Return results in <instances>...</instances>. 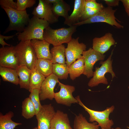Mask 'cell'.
Listing matches in <instances>:
<instances>
[{"label":"cell","instance_id":"1","mask_svg":"<svg viewBox=\"0 0 129 129\" xmlns=\"http://www.w3.org/2000/svg\"><path fill=\"white\" fill-rule=\"evenodd\" d=\"M49 25V23L46 21L33 16L30 19L23 31L17 33V39L20 41L33 39L44 40V31Z\"/></svg>","mask_w":129,"mask_h":129},{"label":"cell","instance_id":"2","mask_svg":"<svg viewBox=\"0 0 129 129\" xmlns=\"http://www.w3.org/2000/svg\"><path fill=\"white\" fill-rule=\"evenodd\" d=\"M77 27L72 26L67 28L54 29L49 26L44 31V39L53 46L67 43L72 39V36L76 31Z\"/></svg>","mask_w":129,"mask_h":129},{"label":"cell","instance_id":"3","mask_svg":"<svg viewBox=\"0 0 129 129\" xmlns=\"http://www.w3.org/2000/svg\"><path fill=\"white\" fill-rule=\"evenodd\" d=\"M75 98L78 101V103L89 114L90 122H96L101 129H111L112 128V127L114 125V123L112 119H110L109 116L115 109L114 105L108 107L102 111L95 110L86 106L81 101L79 96H77Z\"/></svg>","mask_w":129,"mask_h":129},{"label":"cell","instance_id":"4","mask_svg":"<svg viewBox=\"0 0 129 129\" xmlns=\"http://www.w3.org/2000/svg\"><path fill=\"white\" fill-rule=\"evenodd\" d=\"M14 49L19 66H26L31 70L38 58L31 40L20 41Z\"/></svg>","mask_w":129,"mask_h":129},{"label":"cell","instance_id":"5","mask_svg":"<svg viewBox=\"0 0 129 129\" xmlns=\"http://www.w3.org/2000/svg\"><path fill=\"white\" fill-rule=\"evenodd\" d=\"M8 17L10 23L4 32L5 34L10 31H16L22 32L28 25L30 19L26 11H20L11 8H2Z\"/></svg>","mask_w":129,"mask_h":129},{"label":"cell","instance_id":"6","mask_svg":"<svg viewBox=\"0 0 129 129\" xmlns=\"http://www.w3.org/2000/svg\"><path fill=\"white\" fill-rule=\"evenodd\" d=\"M116 9L113 10L112 7L108 6L103 8L96 14L89 18L76 23L73 26L77 27L86 24L102 22L106 23L118 28H124L123 26L118 23L115 16Z\"/></svg>","mask_w":129,"mask_h":129},{"label":"cell","instance_id":"7","mask_svg":"<svg viewBox=\"0 0 129 129\" xmlns=\"http://www.w3.org/2000/svg\"><path fill=\"white\" fill-rule=\"evenodd\" d=\"M113 50V49L112 50L111 54L106 60L101 61L100 62L99 64H101L100 67H96L93 77L90 80L88 84L89 87H95L101 83L108 84L107 79L105 76V75L107 73H110L112 78L116 76L112 66L113 60H111V58Z\"/></svg>","mask_w":129,"mask_h":129},{"label":"cell","instance_id":"8","mask_svg":"<svg viewBox=\"0 0 129 129\" xmlns=\"http://www.w3.org/2000/svg\"><path fill=\"white\" fill-rule=\"evenodd\" d=\"M79 37L72 38L67 43V47L65 49V55L66 64L68 67L76 59L82 58L83 52L86 50V45L82 43H79Z\"/></svg>","mask_w":129,"mask_h":129},{"label":"cell","instance_id":"9","mask_svg":"<svg viewBox=\"0 0 129 129\" xmlns=\"http://www.w3.org/2000/svg\"><path fill=\"white\" fill-rule=\"evenodd\" d=\"M105 56L91 48L84 51L82 58L84 63V69L83 74L88 78L93 77L94 72L93 69L94 64L99 60H103Z\"/></svg>","mask_w":129,"mask_h":129},{"label":"cell","instance_id":"10","mask_svg":"<svg viewBox=\"0 0 129 129\" xmlns=\"http://www.w3.org/2000/svg\"><path fill=\"white\" fill-rule=\"evenodd\" d=\"M58 85L60 87V91L55 93L54 97L57 103L70 107L72 104L78 103L77 100L72 95L75 90L74 86L65 85L59 81Z\"/></svg>","mask_w":129,"mask_h":129},{"label":"cell","instance_id":"11","mask_svg":"<svg viewBox=\"0 0 129 129\" xmlns=\"http://www.w3.org/2000/svg\"><path fill=\"white\" fill-rule=\"evenodd\" d=\"M38 5L35 7L32 12L33 16L43 19L49 24H53L58 21V18L54 13L52 5L49 3L45 0H39Z\"/></svg>","mask_w":129,"mask_h":129},{"label":"cell","instance_id":"12","mask_svg":"<svg viewBox=\"0 0 129 129\" xmlns=\"http://www.w3.org/2000/svg\"><path fill=\"white\" fill-rule=\"evenodd\" d=\"M55 112L51 104L42 105L36 115L38 129H50L51 122Z\"/></svg>","mask_w":129,"mask_h":129},{"label":"cell","instance_id":"13","mask_svg":"<svg viewBox=\"0 0 129 129\" xmlns=\"http://www.w3.org/2000/svg\"><path fill=\"white\" fill-rule=\"evenodd\" d=\"M14 47L11 45L0 48V66L16 69L19 66Z\"/></svg>","mask_w":129,"mask_h":129},{"label":"cell","instance_id":"14","mask_svg":"<svg viewBox=\"0 0 129 129\" xmlns=\"http://www.w3.org/2000/svg\"><path fill=\"white\" fill-rule=\"evenodd\" d=\"M59 81V79L53 74L46 78L40 88L39 97L40 101L46 99L52 100L54 98V89Z\"/></svg>","mask_w":129,"mask_h":129},{"label":"cell","instance_id":"15","mask_svg":"<svg viewBox=\"0 0 129 129\" xmlns=\"http://www.w3.org/2000/svg\"><path fill=\"white\" fill-rule=\"evenodd\" d=\"M115 43L112 34L109 32L107 33L101 37H95L93 39L92 48L104 54Z\"/></svg>","mask_w":129,"mask_h":129},{"label":"cell","instance_id":"16","mask_svg":"<svg viewBox=\"0 0 129 129\" xmlns=\"http://www.w3.org/2000/svg\"><path fill=\"white\" fill-rule=\"evenodd\" d=\"M38 59L51 60L52 57L49 50L50 44L44 40L33 39L31 40Z\"/></svg>","mask_w":129,"mask_h":129},{"label":"cell","instance_id":"17","mask_svg":"<svg viewBox=\"0 0 129 129\" xmlns=\"http://www.w3.org/2000/svg\"><path fill=\"white\" fill-rule=\"evenodd\" d=\"M85 0H75L74 8L72 13L65 19L64 24L69 27L80 21L85 6Z\"/></svg>","mask_w":129,"mask_h":129},{"label":"cell","instance_id":"18","mask_svg":"<svg viewBox=\"0 0 129 129\" xmlns=\"http://www.w3.org/2000/svg\"><path fill=\"white\" fill-rule=\"evenodd\" d=\"M50 129H72L68 114L57 110L51 121Z\"/></svg>","mask_w":129,"mask_h":129},{"label":"cell","instance_id":"19","mask_svg":"<svg viewBox=\"0 0 129 129\" xmlns=\"http://www.w3.org/2000/svg\"><path fill=\"white\" fill-rule=\"evenodd\" d=\"M16 70L19 77L20 88L29 90L31 70L25 65L19 66Z\"/></svg>","mask_w":129,"mask_h":129},{"label":"cell","instance_id":"20","mask_svg":"<svg viewBox=\"0 0 129 129\" xmlns=\"http://www.w3.org/2000/svg\"><path fill=\"white\" fill-rule=\"evenodd\" d=\"M0 75L3 81L19 84V77L16 69L0 66Z\"/></svg>","mask_w":129,"mask_h":129},{"label":"cell","instance_id":"21","mask_svg":"<svg viewBox=\"0 0 129 129\" xmlns=\"http://www.w3.org/2000/svg\"><path fill=\"white\" fill-rule=\"evenodd\" d=\"M53 64L51 60L38 59L34 66L38 71L46 78L52 74Z\"/></svg>","mask_w":129,"mask_h":129},{"label":"cell","instance_id":"22","mask_svg":"<svg viewBox=\"0 0 129 129\" xmlns=\"http://www.w3.org/2000/svg\"><path fill=\"white\" fill-rule=\"evenodd\" d=\"M99 127L96 122H88L82 114L79 113L75 116L74 122V129H99Z\"/></svg>","mask_w":129,"mask_h":129},{"label":"cell","instance_id":"23","mask_svg":"<svg viewBox=\"0 0 129 129\" xmlns=\"http://www.w3.org/2000/svg\"><path fill=\"white\" fill-rule=\"evenodd\" d=\"M68 68L70 78L74 80L83 73L84 63L83 59L82 58L77 59L71 64Z\"/></svg>","mask_w":129,"mask_h":129},{"label":"cell","instance_id":"24","mask_svg":"<svg viewBox=\"0 0 129 129\" xmlns=\"http://www.w3.org/2000/svg\"><path fill=\"white\" fill-rule=\"evenodd\" d=\"M46 78L40 73L34 66L31 70L29 91L30 92L33 89H40Z\"/></svg>","mask_w":129,"mask_h":129},{"label":"cell","instance_id":"25","mask_svg":"<svg viewBox=\"0 0 129 129\" xmlns=\"http://www.w3.org/2000/svg\"><path fill=\"white\" fill-rule=\"evenodd\" d=\"M65 49L63 44L53 46L50 50L52 58L51 60L53 64L58 63L65 64Z\"/></svg>","mask_w":129,"mask_h":129},{"label":"cell","instance_id":"26","mask_svg":"<svg viewBox=\"0 0 129 129\" xmlns=\"http://www.w3.org/2000/svg\"><path fill=\"white\" fill-rule=\"evenodd\" d=\"M13 112L9 111L4 115L0 113V129H14L17 126L21 125V123L13 121L11 118L14 116Z\"/></svg>","mask_w":129,"mask_h":129},{"label":"cell","instance_id":"27","mask_svg":"<svg viewBox=\"0 0 129 129\" xmlns=\"http://www.w3.org/2000/svg\"><path fill=\"white\" fill-rule=\"evenodd\" d=\"M70 10V5L63 0L52 5V10L54 14L57 17L62 16L65 19L69 16L68 12Z\"/></svg>","mask_w":129,"mask_h":129},{"label":"cell","instance_id":"28","mask_svg":"<svg viewBox=\"0 0 129 129\" xmlns=\"http://www.w3.org/2000/svg\"><path fill=\"white\" fill-rule=\"evenodd\" d=\"M22 115L26 119L32 118L36 115L34 105L29 97L24 99L22 105Z\"/></svg>","mask_w":129,"mask_h":129},{"label":"cell","instance_id":"29","mask_svg":"<svg viewBox=\"0 0 129 129\" xmlns=\"http://www.w3.org/2000/svg\"><path fill=\"white\" fill-rule=\"evenodd\" d=\"M52 74L59 79H67L69 74L68 66L66 64H53Z\"/></svg>","mask_w":129,"mask_h":129},{"label":"cell","instance_id":"30","mask_svg":"<svg viewBox=\"0 0 129 129\" xmlns=\"http://www.w3.org/2000/svg\"><path fill=\"white\" fill-rule=\"evenodd\" d=\"M30 92L29 97L30 98L34 106L36 115L39 112L42 106L41 104L39 97L40 89H34Z\"/></svg>","mask_w":129,"mask_h":129},{"label":"cell","instance_id":"31","mask_svg":"<svg viewBox=\"0 0 129 129\" xmlns=\"http://www.w3.org/2000/svg\"><path fill=\"white\" fill-rule=\"evenodd\" d=\"M35 0H17V9L20 11H25L27 8L32 7L36 3Z\"/></svg>","mask_w":129,"mask_h":129},{"label":"cell","instance_id":"32","mask_svg":"<svg viewBox=\"0 0 129 129\" xmlns=\"http://www.w3.org/2000/svg\"><path fill=\"white\" fill-rule=\"evenodd\" d=\"M100 11L85 6L83 13L80 22L89 18L96 14Z\"/></svg>","mask_w":129,"mask_h":129},{"label":"cell","instance_id":"33","mask_svg":"<svg viewBox=\"0 0 129 129\" xmlns=\"http://www.w3.org/2000/svg\"><path fill=\"white\" fill-rule=\"evenodd\" d=\"M85 6L99 10L104 7L102 3L97 2L95 0H85Z\"/></svg>","mask_w":129,"mask_h":129},{"label":"cell","instance_id":"34","mask_svg":"<svg viewBox=\"0 0 129 129\" xmlns=\"http://www.w3.org/2000/svg\"><path fill=\"white\" fill-rule=\"evenodd\" d=\"M0 5L2 8L17 9L16 2L13 0H0Z\"/></svg>","mask_w":129,"mask_h":129},{"label":"cell","instance_id":"35","mask_svg":"<svg viewBox=\"0 0 129 129\" xmlns=\"http://www.w3.org/2000/svg\"><path fill=\"white\" fill-rule=\"evenodd\" d=\"M105 3L109 7L118 6L120 0H104Z\"/></svg>","mask_w":129,"mask_h":129},{"label":"cell","instance_id":"36","mask_svg":"<svg viewBox=\"0 0 129 129\" xmlns=\"http://www.w3.org/2000/svg\"><path fill=\"white\" fill-rule=\"evenodd\" d=\"M124 8L125 11L129 17V0H121Z\"/></svg>","mask_w":129,"mask_h":129},{"label":"cell","instance_id":"37","mask_svg":"<svg viewBox=\"0 0 129 129\" xmlns=\"http://www.w3.org/2000/svg\"><path fill=\"white\" fill-rule=\"evenodd\" d=\"M17 35V33H16L15 34L13 35L6 36H4L0 34V38L3 39H5V40H7L13 38L15 36Z\"/></svg>","mask_w":129,"mask_h":129},{"label":"cell","instance_id":"38","mask_svg":"<svg viewBox=\"0 0 129 129\" xmlns=\"http://www.w3.org/2000/svg\"><path fill=\"white\" fill-rule=\"evenodd\" d=\"M45 0L49 3L53 4L59 2L60 0Z\"/></svg>","mask_w":129,"mask_h":129},{"label":"cell","instance_id":"39","mask_svg":"<svg viewBox=\"0 0 129 129\" xmlns=\"http://www.w3.org/2000/svg\"><path fill=\"white\" fill-rule=\"evenodd\" d=\"M112 129H122L120 127H117L115 128H112Z\"/></svg>","mask_w":129,"mask_h":129},{"label":"cell","instance_id":"40","mask_svg":"<svg viewBox=\"0 0 129 129\" xmlns=\"http://www.w3.org/2000/svg\"><path fill=\"white\" fill-rule=\"evenodd\" d=\"M32 129H38V128L37 127H35L33 128Z\"/></svg>","mask_w":129,"mask_h":129},{"label":"cell","instance_id":"41","mask_svg":"<svg viewBox=\"0 0 129 129\" xmlns=\"http://www.w3.org/2000/svg\"><path fill=\"white\" fill-rule=\"evenodd\" d=\"M128 88L129 89V86L128 87Z\"/></svg>","mask_w":129,"mask_h":129},{"label":"cell","instance_id":"42","mask_svg":"<svg viewBox=\"0 0 129 129\" xmlns=\"http://www.w3.org/2000/svg\"></svg>","mask_w":129,"mask_h":129}]
</instances>
